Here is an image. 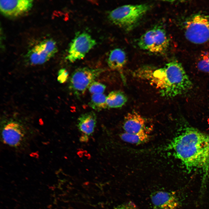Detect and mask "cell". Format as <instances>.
Masks as SVG:
<instances>
[{
  "mask_svg": "<svg viewBox=\"0 0 209 209\" xmlns=\"http://www.w3.org/2000/svg\"><path fill=\"white\" fill-rule=\"evenodd\" d=\"M167 149L188 169L202 172V190L209 174V135L188 128L172 139Z\"/></svg>",
  "mask_w": 209,
  "mask_h": 209,
  "instance_id": "obj_1",
  "label": "cell"
},
{
  "mask_svg": "<svg viewBox=\"0 0 209 209\" xmlns=\"http://www.w3.org/2000/svg\"><path fill=\"white\" fill-rule=\"evenodd\" d=\"M133 75L149 82L165 98H172L185 93L192 86L181 64L176 60L160 68L142 67L133 72Z\"/></svg>",
  "mask_w": 209,
  "mask_h": 209,
  "instance_id": "obj_2",
  "label": "cell"
},
{
  "mask_svg": "<svg viewBox=\"0 0 209 209\" xmlns=\"http://www.w3.org/2000/svg\"><path fill=\"white\" fill-rule=\"evenodd\" d=\"M151 7L147 3L124 5L110 11L108 18L114 24L129 31L138 25Z\"/></svg>",
  "mask_w": 209,
  "mask_h": 209,
  "instance_id": "obj_3",
  "label": "cell"
},
{
  "mask_svg": "<svg viewBox=\"0 0 209 209\" xmlns=\"http://www.w3.org/2000/svg\"><path fill=\"white\" fill-rule=\"evenodd\" d=\"M184 35L190 42L197 44L209 42V15L202 13L187 17L182 23Z\"/></svg>",
  "mask_w": 209,
  "mask_h": 209,
  "instance_id": "obj_4",
  "label": "cell"
},
{
  "mask_svg": "<svg viewBox=\"0 0 209 209\" xmlns=\"http://www.w3.org/2000/svg\"><path fill=\"white\" fill-rule=\"evenodd\" d=\"M169 40L166 32L160 26H156L148 30L139 38V48L152 53L163 54L168 48Z\"/></svg>",
  "mask_w": 209,
  "mask_h": 209,
  "instance_id": "obj_5",
  "label": "cell"
},
{
  "mask_svg": "<svg viewBox=\"0 0 209 209\" xmlns=\"http://www.w3.org/2000/svg\"><path fill=\"white\" fill-rule=\"evenodd\" d=\"M102 68L92 69L87 67L78 68L72 73L69 87L78 98L84 94L91 84L105 71Z\"/></svg>",
  "mask_w": 209,
  "mask_h": 209,
  "instance_id": "obj_6",
  "label": "cell"
},
{
  "mask_svg": "<svg viewBox=\"0 0 209 209\" xmlns=\"http://www.w3.org/2000/svg\"><path fill=\"white\" fill-rule=\"evenodd\" d=\"M96 44V40L89 33H77L70 43L66 59L73 63L83 59Z\"/></svg>",
  "mask_w": 209,
  "mask_h": 209,
  "instance_id": "obj_7",
  "label": "cell"
},
{
  "mask_svg": "<svg viewBox=\"0 0 209 209\" xmlns=\"http://www.w3.org/2000/svg\"><path fill=\"white\" fill-rule=\"evenodd\" d=\"M57 50L56 42L54 40L45 39L33 47L27 53L26 58L31 65L41 64L53 57Z\"/></svg>",
  "mask_w": 209,
  "mask_h": 209,
  "instance_id": "obj_8",
  "label": "cell"
},
{
  "mask_svg": "<svg viewBox=\"0 0 209 209\" xmlns=\"http://www.w3.org/2000/svg\"><path fill=\"white\" fill-rule=\"evenodd\" d=\"M1 131L2 139L5 144L12 147L19 146L25 134L23 126L20 123L11 120L5 123Z\"/></svg>",
  "mask_w": 209,
  "mask_h": 209,
  "instance_id": "obj_9",
  "label": "cell"
},
{
  "mask_svg": "<svg viewBox=\"0 0 209 209\" xmlns=\"http://www.w3.org/2000/svg\"><path fill=\"white\" fill-rule=\"evenodd\" d=\"M33 3V1L29 0H1L0 10L6 16L17 17L29 11Z\"/></svg>",
  "mask_w": 209,
  "mask_h": 209,
  "instance_id": "obj_10",
  "label": "cell"
},
{
  "mask_svg": "<svg viewBox=\"0 0 209 209\" xmlns=\"http://www.w3.org/2000/svg\"><path fill=\"white\" fill-rule=\"evenodd\" d=\"M151 199L155 209H177L180 204L178 197L172 192L158 191L152 196Z\"/></svg>",
  "mask_w": 209,
  "mask_h": 209,
  "instance_id": "obj_11",
  "label": "cell"
},
{
  "mask_svg": "<svg viewBox=\"0 0 209 209\" xmlns=\"http://www.w3.org/2000/svg\"><path fill=\"white\" fill-rule=\"evenodd\" d=\"M141 115L136 111L128 113L124 118L123 128L125 132L134 134L145 130L146 121Z\"/></svg>",
  "mask_w": 209,
  "mask_h": 209,
  "instance_id": "obj_12",
  "label": "cell"
},
{
  "mask_svg": "<svg viewBox=\"0 0 209 209\" xmlns=\"http://www.w3.org/2000/svg\"><path fill=\"white\" fill-rule=\"evenodd\" d=\"M97 123V116L93 111L81 114L78 119L77 126L79 131L89 137L93 133Z\"/></svg>",
  "mask_w": 209,
  "mask_h": 209,
  "instance_id": "obj_13",
  "label": "cell"
},
{
  "mask_svg": "<svg viewBox=\"0 0 209 209\" xmlns=\"http://www.w3.org/2000/svg\"><path fill=\"white\" fill-rule=\"evenodd\" d=\"M126 61L127 57L125 52L121 49L116 48L110 52L107 63L111 69L121 71Z\"/></svg>",
  "mask_w": 209,
  "mask_h": 209,
  "instance_id": "obj_14",
  "label": "cell"
},
{
  "mask_svg": "<svg viewBox=\"0 0 209 209\" xmlns=\"http://www.w3.org/2000/svg\"><path fill=\"white\" fill-rule=\"evenodd\" d=\"M120 137L123 141L136 145L146 143L149 141L151 138V136L145 131L134 134L124 132L121 134Z\"/></svg>",
  "mask_w": 209,
  "mask_h": 209,
  "instance_id": "obj_15",
  "label": "cell"
},
{
  "mask_svg": "<svg viewBox=\"0 0 209 209\" xmlns=\"http://www.w3.org/2000/svg\"><path fill=\"white\" fill-rule=\"evenodd\" d=\"M127 100V96L123 92L113 91L107 96L106 102L108 108H118L123 106Z\"/></svg>",
  "mask_w": 209,
  "mask_h": 209,
  "instance_id": "obj_16",
  "label": "cell"
},
{
  "mask_svg": "<svg viewBox=\"0 0 209 209\" xmlns=\"http://www.w3.org/2000/svg\"><path fill=\"white\" fill-rule=\"evenodd\" d=\"M106 99L107 97L103 93L92 94L89 105L96 111H101L108 108Z\"/></svg>",
  "mask_w": 209,
  "mask_h": 209,
  "instance_id": "obj_17",
  "label": "cell"
},
{
  "mask_svg": "<svg viewBox=\"0 0 209 209\" xmlns=\"http://www.w3.org/2000/svg\"><path fill=\"white\" fill-rule=\"evenodd\" d=\"M197 66L198 69L201 71L209 73V52L201 53L198 59Z\"/></svg>",
  "mask_w": 209,
  "mask_h": 209,
  "instance_id": "obj_18",
  "label": "cell"
},
{
  "mask_svg": "<svg viewBox=\"0 0 209 209\" xmlns=\"http://www.w3.org/2000/svg\"><path fill=\"white\" fill-rule=\"evenodd\" d=\"M106 88V86L101 83L94 81L89 87V90L90 93L93 94L103 93Z\"/></svg>",
  "mask_w": 209,
  "mask_h": 209,
  "instance_id": "obj_19",
  "label": "cell"
},
{
  "mask_svg": "<svg viewBox=\"0 0 209 209\" xmlns=\"http://www.w3.org/2000/svg\"><path fill=\"white\" fill-rule=\"evenodd\" d=\"M68 77L67 71L65 69H61L58 71L57 80L60 83H63L67 80Z\"/></svg>",
  "mask_w": 209,
  "mask_h": 209,
  "instance_id": "obj_20",
  "label": "cell"
},
{
  "mask_svg": "<svg viewBox=\"0 0 209 209\" xmlns=\"http://www.w3.org/2000/svg\"><path fill=\"white\" fill-rule=\"evenodd\" d=\"M116 209H140L134 203L128 202L119 206Z\"/></svg>",
  "mask_w": 209,
  "mask_h": 209,
  "instance_id": "obj_21",
  "label": "cell"
}]
</instances>
